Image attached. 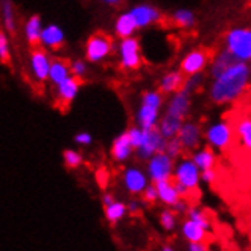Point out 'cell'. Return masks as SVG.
I'll return each instance as SVG.
<instances>
[{
    "label": "cell",
    "instance_id": "cell-6",
    "mask_svg": "<svg viewBox=\"0 0 251 251\" xmlns=\"http://www.w3.org/2000/svg\"><path fill=\"white\" fill-rule=\"evenodd\" d=\"M52 56L49 55V50L38 46H34L29 53V72H31L32 78L43 84L49 78V67H50Z\"/></svg>",
    "mask_w": 251,
    "mask_h": 251
},
{
    "label": "cell",
    "instance_id": "cell-17",
    "mask_svg": "<svg viewBox=\"0 0 251 251\" xmlns=\"http://www.w3.org/2000/svg\"><path fill=\"white\" fill-rule=\"evenodd\" d=\"M189 107H190V93H187L186 90L180 88V90L175 92L174 96L171 98L166 113L174 116V117H178V119L183 121L184 116L189 111Z\"/></svg>",
    "mask_w": 251,
    "mask_h": 251
},
{
    "label": "cell",
    "instance_id": "cell-21",
    "mask_svg": "<svg viewBox=\"0 0 251 251\" xmlns=\"http://www.w3.org/2000/svg\"><path fill=\"white\" fill-rule=\"evenodd\" d=\"M72 75L70 73V63L64 58H52L50 67H49V78L48 81L55 87L66 78Z\"/></svg>",
    "mask_w": 251,
    "mask_h": 251
},
{
    "label": "cell",
    "instance_id": "cell-5",
    "mask_svg": "<svg viewBox=\"0 0 251 251\" xmlns=\"http://www.w3.org/2000/svg\"><path fill=\"white\" fill-rule=\"evenodd\" d=\"M165 146H166V139L160 134V131H158L157 126L150 128V129L143 128L140 143L136 148L134 152H137V157L140 160H148L154 154L165 151Z\"/></svg>",
    "mask_w": 251,
    "mask_h": 251
},
{
    "label": "cell",
    "instance_id": "cell-18",
    "mask_svg": "<svg viewBox=\"0 0 251 251\" xmlns=\"http://www.w3.org/2000/svg\"><path fill=\"white\" fill-rule=\"evenodd\" d=\"M158 121H160V108L140 102V105L136 111V125L145 129H150V128H155Z\"/></svg>",
    "mask_w": 251,
    "mask_h": 251
},
{
    "label": "cell",
    "instance_id": "cell-4",
    "mask_svg": "<svg viewBox=\"0 0 251 251\" xmlns=\"http://www.w3.org/2000/svg\"><path fill=\"white\" fill-rule=\"evenodd\" d=\"M146 174L151 183H158L171 180L174 174V158H171L165 151L157 152L146 160Z\"/></svg>",
    "mask_w": 251,
    "mask_h": 251
},
{
    "label": "cell",
    "instance_id": "cell-29",
    "mask_svg": "<svg viewBox=\"0 0 251 251\" xmlns=\"http://www.w3.org/2000/svg\"><path fill=\"white\" fill-rule=\"evenodd\" d=\"M192 160H194V163L197 165V168L200 171H205V169H210L215 166V154L212 152V150H209V148L197 152L194 157H192Z\"/></svg>",
    "mask_w": 251,
    "mask_h": 251
},
{
    "label": "cell",
    "instance_id": "cell-8",
    "mask_svg": "<svg viewBox=\"0 0 251 251\" xmlns=\"http://www.w3.org/2000/svg\"><path fill=\"white\" fill-rule=\"evenodd\" d=\"M228 52H231L238 60H250L251 58V31L250 29H236L227 35Z\"/></svg>",
    "mask_w": 251,
    "mask_h": 251
},
{
    "label": "cell",
    "instance_id": "cell-39",
    "mask_svg": "<svg viewBox=\"0 0 251 251\" xmlns=\"http://www.w3.org/2000/svg\"><path fill=\"white\" fill-rule=\"evenodd\" d=\"M73 140H75V143L79 145V146H90L93 143V136L88 131H81L75 136V139H73Z\"/></svg>",
    "mask_w": 251,
    "mask_h": 251
},
{
    "label": "cell",
    "instance_id": "cell-32",
    "mask_svg": "<svg viewBox=\"0 0 251 251\" xmlns=\"http://www.w3.org/2000/svg\"><path fill=\"white\" fill-rule=\"evenodd\" d=\"M0 63L9 64L11 63V43L9 34L5 29H0Z\"/></svg>",
    "mask_w": 251,
    "mask_h": 251
},
{
    "label": "cell",
    "instance_id": "cell-7",
    "mask_svg": "<svg viewBox=\"0 0 251 251\" xmlns=\"http://www.w3.org/2000/svg\"><path fill=\"white\" fill-rule=\"evenodd\" d=\"M172 180L176 184H181L189 190H198L200 169L194 163V160L183 158L176 166H174Z\"/></svg>",
    "mask_w": 251,
    "mask_h": 251
},
{
    "label": "cell",
    "instance_id": "cell-37",
    "mask_svg": "<svg viewBox=\"0 0 251 251\" xmlns=\"http://www.w3.org/2000/svg\"><path fill=\"white\" fill-rule=\"evenodd\" d=\"M176 223V216L172 210H163L160 213V226L166 231H172Z\"/></svg>",
    "mask_w": 251,
    "mask_h": 251
},
{
    "label": "cell",
    "instance_id": "cell-2",
    "mask_svg": "<svg viewBox=\"0 0 251 251\" xmlns=\"http://www.w3.org/2000/svg\"><path fill=\"white\" fill-rule=\"evenodd\" d=\"M114 50V41L113 37L98 31L92 34L87 38L85 46H84V55L85 60L90 64H100L104 63L107 58L113 53Z\"/></svg>",
    "mask_w": 251,
    "mask_h": 251
},
{
    "label": "cell",
    "instance_id": "cell-31",
    "mask_svg": "<svg viewBox=\"0 0 251 251\" xmlns=\"http://www.w3.org/2000/svg\"><path fill=\"white\" fill-rule=\"evenodd\" d=\"M63 161L66 168L69 169H78L84 163V157L76 150H64L63 151Z\"/></svg>",
    "mask_w": 251,
    "mask_h": 251
},
{
    "label": "cell",
    "instance_id": "cell-11",
    "mask_svg": "<svg viewBox=\"0 0 251 251\" xmlns=\"http://www.w3.org/2000/svg\"><path fill=\"white\" fill-rule=\"evenodd\" d=\"M66 43V32L61 26L55 23L43 26L40 34V46L48 50H60Z\"/></svg>",
    "mask_w": 251,
    "mask_h": 251
},
{
    "label": "cell",
    "instance_id": "cell-40",
    "mask_svg": "<svg viewBox=\"0 0 251 251\" xmlns=\"http://www.w3.org/2000/svg\"><path fill=\"white\" fill-rule=\"evenodd\" d=\"M96 180L100 184V187H105L107 183H108V180H110V175H108V172L105 169H99L96 172Z\"/></svg>",
    "mask_w": 251,
    "mask_h": 251
},
{
    "label": "cell",
    "instance_id": "cell-1",
    "mask_svg": "<svg viewBox=\"0 0 251 251\" xmlns=\"http://www.w3.org/2000/svg\"><path fill=\"white\" fill-rule=\"evenodd\" d=\"M247 81L248 67L241 63V60L236 61L216 76V81L212 87V99L216 104H224L234 98H239L248 88Z\"/></svg>",
    "mask_w": 251,
    "mask_h": 251
},
{
    "label": "cell",
    "instance_id": "cell-30",
    "mask_svg": "<svg viewBox=\"0 0 251 251\" xmlns=\"http://www.w3.org/2000/svg\"><path fill=\"white\" fill-rule=\"evenodd\" d=\"M172 22L178 27H190L195 23V16H194V12L189 9H178L174 12Z\"/></svg>",
    "mask_w": 251,
    "mask_h": 251
},
{
    "label": "cell",
    "instance_id": "cell-28",
    "mask_svg": "<svg viewBox=\"0 0 251 251\" xmlns=\"http://www.w3.org/2000/svg\"><path fill=\"white\" fill-rule=\"evenodd\" d=\"M236 61H239L238 58H236L231 52H223L216 56V60L213 63V67H212V75L216 78L218 75H221L226 69H228L231 64H234Z\"/></svg>",
    "mask_w": 251,
    "mask_h": 251
},
{
    "label": "cell",
    "instance_id": "cell-12",
    "mask_svg": "<svg viewBox=\"0 0 251 251\" xmlns=\"http://www.w3.org/2000/svg\"><path fill=\"white\" fill-rule=\"evenodd\" d=\"M128 12L131 14V17L134 19L137 29H145V27L151 26V25L161 20V12L150 3L136 5V6H132Z\"/></svg>",
    "mask_w": 251,
    "mask_h": 251
},
{
    "label": "cell",
    "instance_id": "cell-14",
    "mask_svg": "<svg viewBox=\"0 0 251 251\" xmlns=\"http://www.w3.org/2000/svg\"><path fill=\"white\" fill-rule=\"evenodd\" d=\"M207 140L213 146L219 148L221 151H224L227 154L230 150V143H231V128H230L228 121L226 119L223 124L212 126L207 131Z\"/></svg>",
    "mask_w": 251,
    "mask_h": 251
},
{
    "label": "cell",
    "instance_id": "cell-41",
    "mask_svg": "<svg viewBox=\"0 0 251 251\" xmlns=\"http://www.w3.org/2000/svg\"><path fill=\"white\" fill-rule=\"evenodd\" d=\"M139 210H140V202L137 200H132L126 204V212H129L131 215L139 213Z\"/></svg>",
    "mask_w": 251,
    "mask_h": 251
},
{
    "label": "cell",
    "instance_id": "cell-38",
    "mask_svg": "<svg viewBox=\"0 0 251 251\" xmlns=\"http://www.w3.org/2000/svg\"><path fill=\"white\" fill-rule=\"evenodd\" d=\"M140 195H142L143 201H145V202H148V204H154V202L158 200L157 187H155V184H154V183H152V184H148Z\"/></svg>",
    "mask_w": 251,
    "mask_h": 251
},
{
    "label": "cell",
    "instance_id": "cell-45",
    "mask_svg": "<svg viewBox=\"0 0 251 251\" xmlns=\"http://www.w3.org/2000/svg\"><path fill=\"white\" fill-rule=\"evenodd\" d=\"M161 250H165V251H172L174 248H172V247H163V248H161Z\"/></svg>",
    "mask_w": 251,
    "mask_h": 251
},
{
    "label": "cell",
    "instance_id": "cell-35",
    "mask_svg": "<svg viewBox=\"0 0 251 251\" xmlns=\"http://www.w3.org/2000/svg\"><path fill=\"white\" fill-rule=\"evenodd\" d=\"M187 216H189V219L195 221V223H198L200 226H202L204 228L209 230V227H210V218L207 216V213H205L204 210H200L197 207H190L187 210Z\"/></svg>",
    "mask_w": 251,
    "mask_h": 251
},
{
    "label": "cell",
    "instance_id": "cell-3",
    "mask_svg": "<svg viewBox=\"0 0 251 251\" xmlns=\"http://www.w3.org/2000/svg\"><path fill=\"white\" fill-rule=\"evenodd\" d=\"M117 55H119L121 69H124L126 72L137 70L143 64L140 41L134 35L121 38L119 44H117Z\"/></svg>",
    "mask_w": 251,
    "mask_h": 251
},
{
    "label": "cell",
    "instance_id": "cell-43",
    "mask_svg": "<svg viewBox=\"0 0 251 251\" xmlns=\"http://www.w3.org/2000/svg\"><path fill=\"white\" fill-rule=\"evenodd\" d=\"M99 2L107 6H111V8H117V6H121L125 0H99Z\"/></svg>",
    "mask_w": 251,
    "mask_h": 251
},
{
    "label": "cell",
    "instance_id": "cell-19",
    "mask_svg": "<svg viewBox=\"0 0 251 251\" xmlns=\"http://www.w3.org/2000/svg\"><path fill=\"white\" fill-rule=\"evenodd\" d=\"M176 137L181 142L184 150H195L200 143L201 139V129L198 125L187 122V124H181L178 132H176Z\"/></svg>",
    "mask_w": 251,
    "mask_h": 251
},
{
    "label": "cell",
    "instance_id": "cell-15",
    "mask_svg": "<svg viewBox=\"0 0 251 251\" xmlns=\"http://www.w3.org/2000/svg\"><path fill=\"white\" fill-rule=\"evenodd\" d=\"M134 152V148L131 145V140L128 137V132H122V134L117 136L113 143H111V150H110V154H111V158L116 161V163H125L128 161Z\"/></svg>",
    "mask_w": 251,
    "mask_h": 251
},
{
    "label": "cell",
    "instance_id": "cell-33",
    "mask_svg": "<svg viewBox=\"0 0 251 251\" xmlns=\"http://www.w3.org/2000/svg\"><path fill=\"white\" fill-rule=\"evenodd\" d=\"M140 102L161 110V105H163V93H161L160 90H148L142 95Z\"/></svg>",
    "mask_w": 251,
    "mask_h": 251
},
{
    "label": "cell",
    "instance_id": "cell-34",
    "mask_svg": "<svg viewBox=\"0 0 251 251\" xmlns=\"http://www.w3.org/2000/svg\"><path fill=\"white\" fill-rule=\"evenodd\" d=\"M183 145L181 142L178 140V137H171V139H166V146H165V152L171 157V158H178L181 154H183Z\"/></svg>",
    "mask_w": 251,
    "mask_h": 251
},
{
    "label": "cell",
    "instance_id": "cell-10",
    "mask_svg": "<svg viewBox=\"0 0 251 251\" xmlns=\"http://www.w3.org/2000/svg\"><path fill=\"white\" fill-rule=\"evenodd\" d=\"M122 184L129 195H140L150 184L148 174L137 166H129L122 172Z\"/></svg>",
    "mask_w": 251,
    "mask_h": 251
},
{
    "label": "cell",
    "instance_id": "cell-25",
    "mask_svg": "<svg viewBox=\"0 0 251 251\" xmlns=\"http://www.w3.org/2000/svg\"><path fill=\"white\" fill-rule=\"evenodd\" d=\"M183 82H184V76L181 72H169L160 79L158 90L163 95H171L178 92L183 87Z\"/></svg>",
    "mask_w": 251,
    "mask_h": 251
},
{
    "label": "cell",
    "instance_id": "cell-36",
    "mask_svg": "<svg viewBox=\"0 0 251 251\" xmlns=\"http://www.w3.org/2000/svg\"><path fill=\"white\" fill-rule=\"evenodd\" d=\"M70 73L76 78H84L88 73V61L87 60H75L70 63Z\"/></svg>",
    "mask_w": 251,
    "mask_h": 251
},
{
    "label": "cell",
    "instance_id": "cell-20",
    "mask_svg": "<svg viewBox=\"0 0 251 251\" xmlns=\"http://www.w3.org/2000/svg\"><path fill=\"white\" fill-rule=\"evenodd\" d=\"M43 20L38 14H32L25 20L23 25V34L26 41L29 43V46L34 48L40 44V34H41V29H43Z\"/></svg>",
    "mask_w": 251,
    "mask_h": 251
},
{
    "label": "cell",
    "instance_id": "cell-27",
    "mask_svg": "<svg viewBox=\"0 0 251 251\" xmlns=\"http://www.w3.org/2000/svg\"><path fill=\"white\" fill-rule=\"evenodd\" d=\"M126 215V204L121 202V201H113L108 205H104V216L107 219V223L111 226H116L117 223L125 218Z\"/></svg>",
    "mask_w": 251,
    "mask_h": 251
},
{
    "label": "cell",
    "instance_id": "cell-9",
    "mask_svg": "<svg viewBox=\"0 0 251 251\" xmlns=\"http://www.w3.org/2000/svg\"><path fill=\"white\" fill-rule=\"evenodd\" d=\"M81 85H82V79L73 75H70L58 85H55V99L58 102V105H60V108L66 110L70 107L72 102L78 98Z\"/></svg>",
    "mask_w": 251,
    "mask_h": 251
},
{
    "label": "cell",
    "instance_id": "cell-24",
    "mask_svg": "<svg viewBox=\"0 0 251 251\" xmlns=\"http://www.w3.org/2000/svg\"><path fill=\"white\" fill-rule=\"evenodd\" d=\"M155 187H157V194H158V200L166 204V205H172L180 200V195H178V190L175 187V183L171 180H165V181H158L155 183Z\"/></svg>",
    "mask_w": 251,
    "mask_h": 251
},
{
    "label": "cell",
    "instance_id": "cell-16",
    "mask_svg": "<svg viewBox=\"0 0 251 251\" xmlns=\"http://www.w3.org/2000/svg\"><path fill=\"white\" fill-rule=\"evenodd\" d=\"M0 20H2V29L14 35L17 32V9L12 0H0Z\"/></svg>",
    "mask_w": 251,
    "mask_h": 251
},
{
    "label": "cell",
    "instance_id": "cell-22",
    "mask_svg": "<svg viewBox=\"0 0 251 251\" xmlns=\"http://www.w3.org/2000/svg\"><path fill=\"white\" fill-rule=\"evenodd\" d=\"M136 31H139V29L134 23V19L131 17V14L128 11L117 16V19L114 22V35L117 38L121 40V38L132 37L136 34Z\"/></svg>",
    "mask_w": 251,
    "mask_h": 251
},
{
    "label": "cell",
    "instance_id": "cell-26",
    "mask_svg": "<svg viewBox=\"0 0 251 251\" xmlns=\"http://www.w3.org/2000/svg\"><path fill=\"white\" fill-rule=\"evenodd\" d=\"M181 124H183L181 119H178V117H174V116H171V114L166 113L158 121L157 128L160 131V134L163 136L165 139H171V137H175L176 136V132H178Z\"/></svg>",
    "mask_w": 251,
    "mask_h": 251
},
{
    "label": "cell",
    "instance_id": "cell-23",
    "mask_svg": "<svg viewBox=\"0 0 251 251\" xmlns=\"http://www.w3.org/2000/svg\"><path fill=\"white\" fill-rule=\"evenodd\" d=\"M181 233L189 242H202L205 244V239L209 238V231L207 228H204L198 223L192 219H187L186 223L181 226Z\"/></svg>",
    "mask_w": 251,
    "mask_h": 251
},
{
    "label": "cell",
    "instance_id": "cell-13",
    "mask_svg": "<svg viewBox=\"0 0 251 251\" xmlns=\"http://www.w3.org/2000/svg\"><path fill=\"white\" fill-rule=\"evenodd\" d=\"M209 60H210V52L205 49H198V50L190 52L183 58V61H181V66H180L181 73L187 76L200 73L205 67Z\"/></svg>",
    "mask_w": 251,
    "mask_h": 251
},
{
    "label": "cell",
    "instance_id": "cell-44",
    "mask_svg": "<svg viewBox=\"0 0 251 251\" xmlns=\"http://www.w3.org/2000/svg\"><path fill=\"white\" fill-rule=\"evenodd\" d=\"M100 201H102V205H108L114 201V197L111 194H104L100 198Z\"/></svg>",
    "mask_w": 251,
    "mask_h": 251
},
{
    "label": "cell",
    "instance_id": "cell-42",
    "mask_svg": "<svg viewBox=\"0 0 251 251\" xmlns=\"http://www.w3.org/2000/svg\"><path fill=\"white\" fill-rule=\"evenodd\" d=\"M205 248H207V245L202 244V242H190L189 244V250L190 251H204Z\"/></svg>",
    "mask_w": 251,
    "mask_h": 251
}]
</instances>
